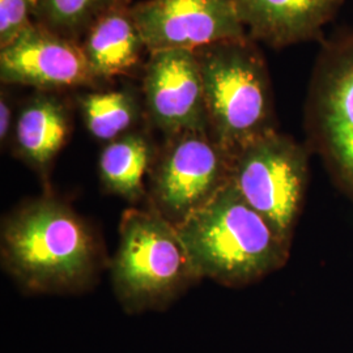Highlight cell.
<instances>
[{
	"label": "cell",
	"instance_id": "obj_9",
	"mask_svg": "<svg viewBox=\"0 0 353 353\" xmlns=\"http://www.w3.org/2000/svg\"><path fill=\"white\" fill-rule=\"evenodd\" d=\"M141 99L145 119L165 139L208 132L202 72L195 51L151 52L144 65Z\"/></svg>",
	"mask_w": 353,
	"mask_h": 353
},
{
	"label": "cell",
	"instance_id": "obj_10",
	"mask_svg": "<svg viewBox=\"0 0 353 353\" xmlns=\"http://www.w3.org/2000/svg\"><path fill=\"white\" fill-rule=\"evenodd\" d=\"M0 80L3 85H24L55 93L99 85L80 42L38 23L0 48Z\"/></svg>",
	"mask_w": 353,
	"mask_h": 353
},
{
	"label": "cell",
	"instance_id": "obj_13",
	"mask_svg": "<svg viewBox=\"0 0 353 353\" xmlns=\"http://www.w3.org/2000/svg\"><path fill=\"white\" fill-rule=\"evenodd\" d=\"M80 46L99 84L130 74L138 67L141 55L148 52L130 4L101 16L89 28Z\"/></svg>",
	"mask_w": 353,
	"mask_h": 353
},
{
	"label": "cell",
	"instance_id": "obj_11",
	"mask_svg": "<svg viewBox=\"0 0 353 353\" xmlns=\"http://www.w3.org/2000/svg\"><path fill=\"white\" fill-rule=\"evenodd\" d=\"M252 41L272 49L323 39L345 0H236Z\"/></svg>",
	"mask_w": 353,
	"mask_h": 353
},
{
	"label": "cell",
	"instance_id": "obj_5",
	"mask_svg": "<svg viewBox=\"0 0 353 353\" xmlns=\"http://www.w3.org/2000/svg\"><path fill=\"white\" fill-rule=\"evenodd\" d=\"M305 145L353 203V28L321 41L303 108Z\"/></svg>",
	"mask_w": 353,
	"mask_h": 353
},
{
	"label": "cell",
	"instance_id": "obj_18",
	"mask_svg": "<svg viewBox=\"0 0 353 353\" xmlns=\"http://www.w3.org/2000/svg\"><path fill=\"white\" fill-rule=\"evenodd\" d=\"M17 113L14 112V102L10 92L4 87L0 92V143L1 147L11 144L13 128Z\"/></svg>",
	"mask_w": 353,
	"mask_h": 353
},
{
	"label": "cell",
	"instance_id": "obj_17",
	"mask_svg": "<svg viewBox=\"0 0 353 353\" xmlns=\"http://www.w3.org/2000/svg\"><path fill=\"white\" fill-rule=\"evenodd\" d=\"M37 0H0V48L36 23Z\"/></svg>",
	"mask_w": 353,
	"mask_h": 353
},
{
	"label": "cell",
	"instance_id": "obj_1",
	"mask_svg": "<svg viewBox=\"0 0 353 353\" xmlns=\"http://www.w3.org/2000/svg\"><path fill=\"white\" fill-rule=\"evenodd\" d=\"M1 265L28 292L77 293L105 265L96 232L75 210L51 195L21 203L0 230Z\"/></svg>",
	"mask_w": 353,
	"mask_h": 353
},
{
	"label": "cell",
	"instance_id": "obj_7",
	"mask_svg": "<svg viewBox=\"0 0 353 353\" xmlns=\"http://www.w3.org/2000/svg\"><path fill=\"white\" fill-rule=\"evenodd\" d=\"M230 161L208 132L166 138L148 176L150 207L179 225L227 185Z\"/></svg>",
	"mask_w": 353,
	"mask_h": 353
},
{
	"label": "cell",
	"instance_id": "obj_12",
	"mask_svg": "<svg viewBox=\"0 0 353 353\" xmlns=\"http://www.w3.org/2000/svg\"><path fill=\"white\" fill-rule=\"evenodd\" d=\"M71 131L70 103L55 92L36 90L17 110L10 145L14 157L46 176Z\"/></svg>",
	"mask_w": 353,
	"mask_h": 353
},
{
	"label": "cell",
	"instance_id": "obj_16",
	"mask_svg": "<svg viewBox=\"0 0 353 353\" xmlns=\"http://www.w3.org/2000/svg\"><path fill=\"white\" fill-rule=\"evenodd\" d=\"M130 0H37L36 23L80 42L105 13Z\"/></svg>",
	"mask_w": 353,
	"mask_h": 353
},
{
	"label": "cell",
	"instance_id": "obj_3",
	"mask_svg": "<svg viewBox=\"0 0 353 353\" xmlns=\"http://www.w3.org/2000/svg\"><path fill=\"white\" fill-rule=\"evenodd\" d=\"M208 134L232 159L252 141L278 131L272 80L265 55L252 38L195 51Z\"/></svg>",
	"mask_w": 353,
	"mask_h": 353
},
{
	"label": "cell",
	"instance_id": "obj_4",
	"mask_svg": "<svg viewBox=\"0 0 353 353\" xmlns=\"http://www.w3.org/2000/svg\"><path fill=\"white\" fill-rule=\"evenodd\" d=\"M115 296L130 313L161 310L201 280L176 225L153 208H128L110 262Z\"/></svg>",
	"mask_w": 353,
	"mask_h": 353
},
{
	"label": "cell",
	"instance_id": "obj_2",
	"mask_svg": "<svg viewBox=\"0 0 353 353\" xmlns=\"http://www.w3.org/2000/svg\"><path fill=\"white\" fill-rule=\"evenodd\" d=\"M176 228L199 278L230 288L258 283L290 259V242L230 182Z\"/></svg>",
	"mask_w": 353,
	"mask_h": 353
},
{
	"label": "cell",
	"instance_id": "obj_6",
	"mask_svg": "<svg viewBox=\"0 0 353 353\" xmlns=\"http://www.w3.org/2000/svg\"><path fill=\"white\" fill-rule=\"evenodd\" d=\"M305 143L274 131L232 157L229 182L241 196L292 243L310 176Z\"/></svg>",
	"mask_w": 353,
	"mask_h": 353
},
{
	"label": "cell",
	"instance_id": "obj_8",
	"mask_svg": "<svg viewBox=\"0 0 353 353\" xmlns=\"http://www.w3.org/2000/svg\"><path fill=\"white\" fill-rule=\"evenodd\" d=\"M131 13L148 54L196 51L249 37L236 0H143Z\"/></svg>",
	"mask_w": 353,
	"mask_h": 353
},
{
	"label": "cell",
	"instance_id": "obj_14",
	"mask_svg": "<svg viewBox=\"0 0 353 353\" xmlns=\"http://www.w3.org/2000/svg\"><path fill=\"white\" fill-rule=\"evenodd\" d=\"M156 154L157 148L144 128L108 143L99 159L102 188L127 202H139L147 195L145 178L151 174Z\"/></svg>",
	"mask_w": 353,
	"mask_h": 353
},
{
	"label": "cell",
	"instance_id": "obj_15",
	"mask_svg": "<svg viewBox=\"0 0 353 353\" xmlns=\"http://www.w3.org/2000/svg\"><path fill=\"white\" fill-rule=\"evenodd\" d=\"M75 102L87 131L106 144L138 130L147 121L143 99L130 87L81 92L76 94Z\"/></svg>",
	"mask_w": 353,
	"mask_h": 353
}]
</instances>
